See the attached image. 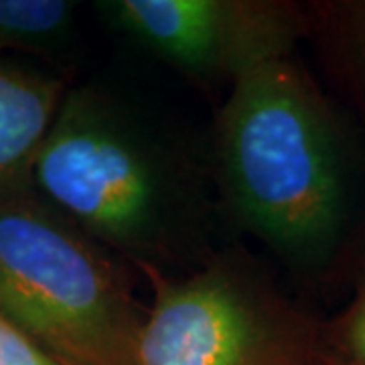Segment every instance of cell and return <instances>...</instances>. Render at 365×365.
Returning <instances> with one entry per match:
<instances>
[{
    "instance_id": "30bf717a",
    "label": "cell",
    "mask_w": 365,
    "mask_h": 365,
    "mask_svg": "<svg viewBox=\"0 0 365 365\" xmlns=\"http://www.w3.org/2000/svg\"><path fill=\"white\" fill-rule=\"evenodd\" d=\"M345 337H347L353 355L365 365V290L361 292V297L355 300V304L347 314Z\"/></svg>"
},
{
    "instance_id": "5b68a950",
    "label": "cell",
    "mask_w": 365,
    "mask_h": 365,
    "mask_svg": "<svg viewBox=\"0 0 365 365\" xmlns=\"http://www.w3.org/2000/svg\"><path fill=\"white\" fill-rule=\"evenodd\" d=\"M98 11L124 35L195 76H225L287 55L299 37V13L252 0H110Z\"/></svg>"
},
{
    "instance_id": "6da1fadb",
    "label": "cell",
    "mask_w": 365,
    "mask_h": 365,
    "mask_svg": "<svg viewBox=\"0 0 365 365\" xmlns=\"http://www.w3.org/2000/svg\"><path fill=\"white\" fill-rule=\"evenodd\" d=\"M217 148L232 205L276 254L314 262L333 248L345 217L341 140L290 53L232 81Z\"/></svg>"
},
{
    "instance_id": "52a82bcc",
    "label": "cell",
    "mask_w": 365,
    "mask_h": 365,
    "mask_svg": "<svg viewBox=\"0 0 365 365\" xmlns=\"http://www.w3.org/2000/svg\"><path fill=\"white\" fill-rule=\"evenodd\" d=\"M76 4L66 0H0V55L51 53L73 31Z\"/></svg>"
},
{
    "instance_id": "7a4b0ae2",
    "label": "cell",
    "mask_w": 365,
    "mask_h": 365,
    "mask_svg": "<svg viewBox=\"0 0 365 365\" xmlns=\"http://www.w3.org/2000/svg\"><path fill=\"white\" fill-rule=\"evenodd\" d=\"M0 313L61 365H136L146 319L104 246L35 193L0 203Z\"/></svg>"
},
{
    "instance_id": "9c48e42d",
    "label": "cell",
    "mask_w": 365,
    "mask_h": 365,
    "mask_svg": "<svg viewBox=\"0 0 365 365\" xmlns=\"http://www.w3.org/2000/svg\"><path fill=\"white\" fill-rule=\"evenodd\" d=\"M0 365H61L0 313Z\"/></svg>"
},
{
    "instance_id": "ba28073f",
    "label": "cell",
    "mask_w": 365,
    "mask_h": 365,
    "mask_svg": "<svg viewBox=\"0 0 365 365\" xmlns=\"http://www.w3.org/2000/svg\"><path fill=\"white\" fill-rule=\"evenodd\" d=\"M317 25L331 66L365 106V0L323 4Z\"/></svg>"
},
{
    "instance_id": "3957f363",
    "label": "cell",
    "mask_w": 365,
    "mask_h": 365,
    "mask_svg": "<svg viewBox=\"0 0 365 365\" xmlns=\"http://www.w3.org/2000/svg\"><path fill=\"white\" fill-rule=\"evenodd\" d=\"M33 193L104 248L153 264L181 240L182 197L165 157L114 102L67 90L33 165Z\"/></svg>"
},
{
    "instance_id": "277c9868",
    "label": "cell",
    "mask_w": 365,
    "mask_h": 365,
    "mask_svg": "<svg viewBox=\"0 0 365 365\" xmlns=\"http://www.w3.org/2000/svg\"><path fill=\"white\" fill-rule=\"evenodd\" d=\"M153 280L136 365H299L294 317L246 276L211 266L181 280Z\"/></svg>"
},
{
    "instance_id": "8992f818",
    "label": "cell",
    "mask_w": 365,
    "mask_h": 365,
    "mask_svg": "<svg viewBox=\"0 0 365 365\" xmlns=\"http://www.w3.org/2000/svg\"><path fill=\"white\" fill-rule=\"evenodd\" d=\"M66 91L61 79L0 55V203L33 193V165Z\"/></svg>"
}]
</instances>
